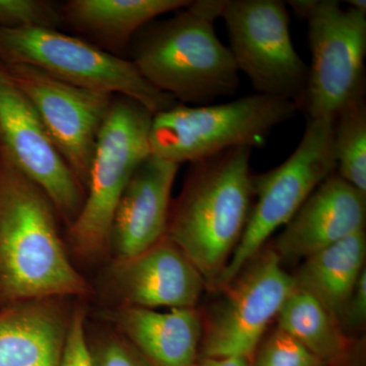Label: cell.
Returning <instances> with one entry per match:
<instances>
[{
    "mask_svg": "<svg viewBox=\"0 0 366 366\" xmlns=\"http://www.w3.org/2000/svg\"><path fill=\"white\" fill-rule=\"evenodd\" d=\"M60 222L49 197L0 152V310L90 293L67 252Z\"/></svg>",
    "mask_w": 366,
    "mask_h": 366,
    "instance_id": "6da1fadb",
    "label": "cell"
},
{
    "mask_svg": "<svg viewBox=\"0 0 366 366\" xmlns=\"http://www.w3.org/2000/svg\"><path fill=\"white\" fill-rule=\"evenodd\" d=\"M252 149H230L192 163L171 204L165 237L215 289L249 222L254 199Z\"/></svg>",
    "mask_w": 366,
    "mask_h": 366,
    "instance_id": "7a4b0ae2",
    "label": "cell"
},
{
    "mask_svg": "<svg viewBox=\"0 0 366 366\" xmlns=\"http://www.w3.org/2000/svg\"><path fill=\"white\" fill-rule=\"evenodd\" d=\"M225 0H196L155 20L132 40V61L154 88L180 104L209 105L240 85L239 71L215 31Z\"/></svg>",
    "mask_w": 366,
    "mask_h": 366,
    "instance_id": "3957f363",
    "label": "cell"
},
{
    "mask_svg": "<svg viewBox=\"0 0 366 366\" xmlns=\"http://www.w3.org/2000/svg\"><path fill=\"white\" fill-rule=\"evenodd\" d=\"M298 112L292 101L257 93L223 104L177 103L153 115L151 154L180 165L230 149L264 146L274 127Z\"/></svg>",
    "mask_w": 366,
    "mask_h": 366,
    "instance_id": "277c9868",
    "label": "cell"
},
{
    "mask_svg": "<svg viewBox=\"0 0 366 366\" xmlns=\"http://www.w3.org/2000/svg\"><path fill=\"white\" fill-rule=\"evenodd\" d=\"M152 119L137 101L115 96L96 143L83 207L67 228L72 249L81 259L96 261L109 252L120 197L137 166L151 155Z\"/></svg>",
    "mask_w": 366,
    "mask_h": 366,
    "instance_id": "5b68a950",
    "label": "cell"
},
{
    "mask_svg": "<svg viewBox=\"0 0 366 366\" xmlns=\"http://www.w3.org/2000/svg\"><path fill=\"white\" fill-rule=\"evenodd\" d=\"M0 62L37 67L72 85L132 99L153 115L177 104L148 83L132 60L56 29L0 26Z\"/></svg>",
    "mask_w": 366,
    "mask_h": 366,
    "instance_id": "8992f818",
    "label": "cell"
},
{
    "mask_svg": "<svg viewBox=\"0 0 366 366\" xmlns=\"http://www.w3.org/2000/svg\"><path fill=\"white\" fill-rule=\"evenodd\" d=\"M307 21L312 62L300 110L310 119L334 122L365 99L366 14L336 0H290Z\"/></svg>",
    "mask_w": 366,
    "mask_h": 366,
    "instance_id": "52a82bcc",
    "label": "cell"
},
{
    "mask_svg": "<svg viewBox=\"0 0 366 366\" xmlns=\"http://www.w3.org/2000/svg\"><path fill=\"white\" fill-rule=\"evenodd\" d=\"M335 171L333 122L307 118L300 144L287 160L268 172L254 175L257 203L215 289L223 290L234 280L271 235L291 220L308 197Z\"/></svg>",
    "mask_w": 366,
    "mask_h": 366,
    "instance_id": "ba28073f",
    "label": "cell"
},
{
    "mask_svg": "<svg viewBox=\"0 0 366 366\" xmlns=\"http://www.w3.org/2000/svg\"><path fill=\"white\" fill-rule=\"evenodd\" d=\"M221 18L238 71L257 94L292 101L300 110L308 66L296 51L290 18L280 0H225Z\"/></svg>",
    "mask_w": 366,
    "mask_h": 366,
    "instance_id": "9c48e42d",
    "label": "cell"
},
{
    "mask_svg": "<svg viewBox=\"0 0 366 366\" xmlns=\"http://www.w3.org/2000/svg\"><path fill=\"white\" fill-rule=\"evenodd\" d=\"M295 289L276 252H259L223 289L225 297L204 327L203 357L250 360Z\"/></svg>",
    "mask_w": 366,
    "mask_h": 366,
    "instance_id": "30bf717a",
    "label": "cell"
},
{
    "mask_svg": "<svg viewBox=\"0 0 366 366\" xmlns=\"http://www.w3.org/2000/svg\"><path fill=\"white\" fill-rule=\"evenodd\" d=\"M0 67L33 106L86 192L96 143L115 96L72 85L26 64L0 62Z\"/></svg>",
    "mask_w": 366,
    "mask_h": 366,
    "instance_id": "8fae6325",
    "label": "cell"
},
{
    "mask_svg": "<svg viewBox=\"0 0 366 366\" xmlns=\"http://www.w3.org/2000/svg\"><path fill=\"white\" fill-rule=\"evenodd\" d=\"M0 152L37 184L67 228L86 192L53 143L28 99L0 67Z\"/></svg>",
    "mask_w": 366,
    "mask_h": 366,
    "instance_id": "7c38bea8",
    "label": "cell"
},
{
    "mask_svg": "<svg viewBox=\"0 0 366 366\" xmlns=\"http://www.w3.org/2000/svg\"><path fill=\"white\" fill-rule=\"evenodd\" d=\"M106 291L117 307H196L206 282L184 254L164 237L150 249L112 261Z\"/></svg>",
    "mask_w": 366,
    "mask_h": 366,
    "instance_id": "4fadbf2b",
    "label": "cell"
},
{
    "mask_svg": "<svg viewBox=\"0 0 366 366\" xmlns=\"http://www.w3.org/2000/svg\"><path fill=\"white\" fill-rule=\"evenodd\" d=\"M178 169L177 164L152 154L137 166L113 215L112 261L141 254L165 237Z\"/></svg>",
    "mask_w": 366,
    "mask_h": 366,
    "instance_id": "5bb4252c",
    "label": "cell"
},
{
    "mask_svg": "<svg viewBox=\"0 0 366 366\" xmlns=\"http://www.w3.org/2000/svg\"><path fill=\"white\" fill-rule=\"evenodd\" d=\"M366 194L334 173L320 183L274 242L280 259H307L365 230Z\"/></svg>",
    "mask_w": 366,
    "mask_h": 366,
    "instance_id": "9a60e30c",
    "label": "cell"
},
{
    "mask_svg": "<svg viewBox=\"0 0 366 366\" xmlns=\"http://www.w3.org/2000/svg\"><path fill=\"white\" fill-rule=\"evenodd\" d=\"M104 317L151 366H194L199 360L204 324L196 307H115Z\"/></svg>",
    "mask_w": 366,
    "mask_h": 366,
    "instance_id": "2e32d148",
    "label": "cell"
},
{
    "mask_svg": "<svg viewBox=\"0 0 366 366\" xmlns=\"http://www.w3.org/2000/svg\"><path fill=\"white\" fill-rule=\"evenodd\" d=\"M72 312L66 298L0 310V366H61Z\"/></svg>",
    "mask_w": 366,
    "mask_h": 366,
    "instance_id": "e0dca14e",
    "label": "cell"
},
{
    "mask_svg": "<svg viewBox=\"0 0 366 366\" xmlns=\"http://www.w3.org/2000/svg\"><path fill=\"white\" fill-rule=\"evenodd\" d=\"M189 4V0H69L60 4V14L62 26L115 54L132 44L137 34L159 16Z\"/></svg>",
    "mask_w": 366,
    "mask_h": 366,
    "instance_id": "ac0fdd59",
    "label": "cell"
},
{
    "mask_svg": "<svg viewBox=\"0 0 366 366\" xmlns=\"http://www.w3.org/2000/svg\"><path fill=\"white\" fill-rule=\"evenodd\" d=\"M365 255L362 230L305 259L295 277V287L312 295L338 319L365 269Z\"/></svg>",
    "mask_w": 366,
    "mask_h": 366,
    "instance_id": "d6986e66",
    "label": "cell"
},
{
    "mask_svg": "<svg viewBox=\"0 0 366 366\" xmlns=\"http://www.w3.org/2000/svg\"><path fill=\"white\" fill-rule=\"evenodd\" d=\"M277 320L279 329L326 365L340 360L348 350V341L339 320L305 291L295 287Z\"/></svg>",
    "mask_w": 366,
    "mask_h": 366,
    "instance_id": "ffe728a7",
    "label": "cell"
},
{
    "mask_svg": "<svg viewBox=\"0 0 366 366\" xmlns=\"http://www.w3.org/2000/svg\"><path fill=\"white\" fill-rule=\"evenodd\" d=\"M337 174L366 194V103L349 106L333 122Z\"/></svg>",
    "mask_w": 366,
    "mask_h": 366,
    "instance_id": "44dd1931",
    "label": "cell"
},
{
    "mask_svg": "<svg viewBox=\"0 0 366 366\" xmlns=\"http://www.w3.org/2000/svg\"><path fill=\"white\" fill-rule=\"evenodd\" d=\"M0 26L59 30L64 26L60 4L50 0H0Z\"/></svg>",
    "mask_w": 366,
    "mask_h": 366,
    "instance_id": "7402d4cb",
    "label": "cell"
},
{
    "mask_svg": "<svg viewBox=\"0 0 366 366\" xmlns=\"http://www.w3.org/2000/svg\"><path fill=\"white\" fill-rule=\"evenodd\" d=\"M252 366H326V363L277 327L262 343Z\"/></svg>",
    "mask_w": 366,
    "mask_h": 366,
    "instance_id": "603a6c76",
    "label": "cell"
},
{
    "mask_svg": "<svg viewBox=\"0 0 366 366\" xmlns=\"http://www.w3.org/2000/svg\"><path fill=\"white\" fill-rule=\"evenodd\" d=\"M89 346L93 366H151L118 332H108Z\"/></svg>",
    "mask_w": 366,
    "mask_h": 366,
    "instance_id": "cb8c5ba5",
    "label": "cell"
},
{
    "mask_svg": "<svg viewBox=\"0 0 366 366\" xmlns=\"http://www.w3.org/2000/svg\"><path fill=\"white\" fill-rule=\"evenodd\" d=\"M61 366H93L84 308H74L72 312Z\"/></svg>",
    "mask_w": 366,
    "mask_h": 366,
    "instance_id": "d4e9b609",
    "label": "cell"
},
{
    "mask_svg": "<svg viewBox=\"0 0 366 366\" xmlns=\"http://www.w3.org/2000/svg\"><path fill=\"white\" fill-rule=\"evenodd\" d=\"M366 317V272H362L354 289L352 295L347 301L339 319H342L349 327H360L365 324Z\"/></svg>",
    "mask_w": 366,
    "mask_h": 366,
    "instance_id": "484cf974",
    "label": "cell"
},
{
    "mask_svg": "<svg viewBox=\"0 0 366 366\" xmlns=\"http://www.w3.org/2000/svg\"><path fill=\"white\" fill-rule=\"evenodd\" d=\"M194 366H252L245 357H202Z\"/></svg>",
    "mask_w": 366,
    "mask_h": 366,
    "instance_id": "4316f807",
    "label": "cell"
},
{
    "mask_svg": "<svg viewBox=\"0 0 366 366\" xmlns=\"http://www.w3.org/2000/svg\"><path fill=\"white\" fill-rule=\"evenodd\" d=\"M349 7L360 11L361 13L366 14V1L365 0H348L346 1Z\"/></svg>",
    "mask_w": 366,
    "mask_h": 366,
    "instance_id": "83f0119b",
    "label": "cell"
}]
</instances>
